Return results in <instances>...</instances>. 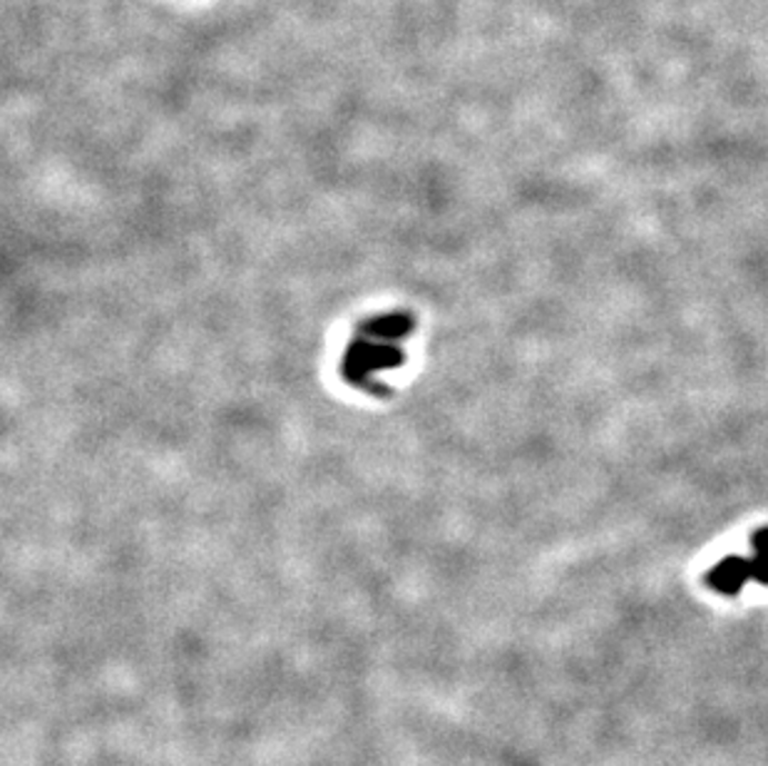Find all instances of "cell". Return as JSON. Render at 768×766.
<instances>
[{
    "instance_id": "obj_1",
    "label": "cell",
    "mask_w": 768,
    "mask_h": 766,
    "mask_svg": "<svg viewBox=\"0 0 768 766\" xmlns=\"http://www.w3.org/2000/svg\"><path fill=\"white\" fill-rule=\"evenodd\" d=\"M749 575H751L749 560L729 558V560H724L719 568H714L709 573V585L717 587V590L724 595H734V593L741 590V585Z\"/></svg>"
},
{
    "instance_id": "obj_2",
    "label": "cell",
    "mask_w": 768,
    "mask_h": 766,
    "mask_svg": "<svg viewBox=\"0 0 768 766\" xmlns=\"http://www.w3.org/2000/svg\"><path fill=\"white\" fill-rule=\"evenodd\" d=\"M754 548H756V553H759V555H768V528L756 535Z\"/></svg>"
}]
</instances>
